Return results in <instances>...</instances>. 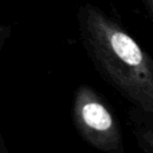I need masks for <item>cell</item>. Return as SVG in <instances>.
Instances as JSON below:
<instances>
[{"mask_svg": "<svg viewBox=\"0 0 153 153\" xmlns=\"http://www.w3.org/2000/svg\"><path fill=\"white\" fill-rule=\"evenodd\" d=\"M76 24L85 53L101 78L133 108L153 113V56L91 3L78 8Z\"/></svg>", "mask_w": 153, "mask_h": 153, "instance_id": "1", "label": "cell"}, {"mask_svg": "<svg viewBox=\"0 0 153 153\" xmlns=\"http://www.w3.org/2000/svg\"><path fill=\"white\" fill-rule=\"evenodd\" d=\"M73 118L85 136L101 144H113L118 136V124L109 103L90 85L82 83L73 95Z\"/></svg>", "mask_w": 153, "mask_h": 153, "instance_id": "2", "label": "cell"}, {"mask_svg": "<svg viewBox=\"0 0 153 153\" xmlns=\"http://www.w3.org/2000/svg\"><path fill=\"white\" fill-rule=\"evenodd\" d=\"M0 48L3 47V45H4V42L7 40V38L11 35V27L10 26H1V28H0Z\"/></svg>", "mask_w": 153, "mask_h": 153, "instance_id": "3", "label": "cell"}, {"mask_svg": "<svg viewBox=\"0 0 153 153\" xmlns=\"http://www.w3.org/2000/svg\"><path fill=\"white\" fill-rule=\"evenodd\" d=\"M141 4H143L145 12L148 13L149 19L153 22V0H141Z\"/></svg>", "mask_w": 153, "mask_h": 153, "instance_id": "4", "label": "cell"}]
</instances>
